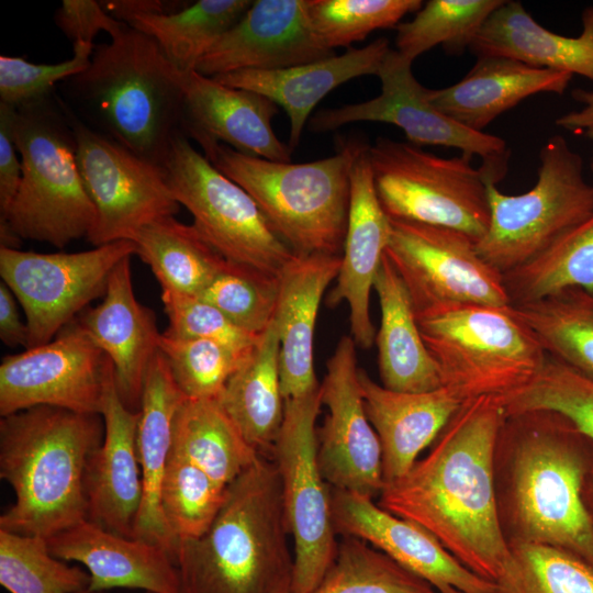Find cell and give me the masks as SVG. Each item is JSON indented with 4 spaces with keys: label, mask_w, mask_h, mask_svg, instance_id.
<instances>
[{
    "label": "cell",
    "mask_w": 593,
    "mask_h": 593,
    "mask_svg": "<svg viewBox=\"0 0 593 593\" xmlns=\"http://www.w3.org/2000/svg\"><path fill=\"white\" fill-rule=\"evenodd\" d=\"M379 202L390 220L443 226L478 243L490 225L488 179L462 155L444 158L378 137L368 147Z\"/></svg>",
    "instance_id": "cell-10"
},
{
    "label": "cell",
    "mask_w": 593,
    "mask_h": 593,
    "mask_svg": "<svg viewBox=\"0 0 593 593\" xmlns=\"http://www.w3.org/2000/svg\"><path fill=\"white\" fill-rule=\"evenodd\" d=\"M321 384L284 400L283 423L271 459L279 472L286 519L294 545L292 593H309L335 559L338 541L332 518L331 486L317 459L316 419Z\"/></svg>",
    "instance_id": "cell-12"
},
{
    "label": "cell",
    "mask_w": 593,
    "mask_h": 593,
    "mask_svg": "<svg viewBox=\"0 0 593 593\" xmlns=\"http://www.w3.org/2000/svg\"><path fill=\"white\" fill-rule=\"evenodd\" d=\"M359 380L368 419L380 440L385 485L413 467L463 402L445 387L418 393L393 391L362 369Z\"/></svg>",
    "instance_id": "cell-28"
},
{
    "label": "cell",
    "mask_w": 593,
    "mask_h": 593,
    "mask_svg": "<svg viewBox=\"0 0 593 593\" xmlns=\"http://www.w3.org/2000/svg\"><path fill=\"white\" fill-rule=\"evenodd\" d=\"M373 289L381 310L374 343L382 385L412 393L441 388L438 367L422 337L410 294L385 254Z\"/></svg>",
    "instance_id": "cell-32"
},
{
    "label": "cell",
    "mask_w": 593,
    "mask_h": 593,
    "mask_svg": "<svg viewBox=\"0 0 593 593\" xmlns=\"http://www.w3.org/2000/svg\"><path fill=\"white\" fill-rule=\"evenodd\" d=\"M331 507L336 534L366 541L439 593H501L495 582L463 566L427 529L373 499L331 488Z\"/></svg>",
    "instance_id": "cell-19"
},
{
    "label": "cell",
    "mask_w": 593,
    "mask_h": 593,
    "mask_svg": "<svg viewBox=\"0 0 593 593\" xmlns=\"http://www.w3.org/2000/svg\"><path fill=\"white\" fill-rule=\"evenodd\" d=\"M136 255L149 266L161 291L201 295L227 261L193 224L175 216L142 227L133 240Z\"/></svg>",
    "instance_id": "cell-35"
},
{
    "label": "cell",
    "mask_w": 593,
    "mask_h": 593,
    "mask_svg": "<svg viewBox=\"0 0 593 593\" xmlns=\"http://www.w3.org/2000/svg\"><path fill=\"white\" fill-rule=\"evenodd\" d=\"M583 497L590 513L593 516V468L585 479L583 486Z\"/></svg>",
    "instance_id": "cell-55"
},
{
    "label": "cell",
    "mask_w": 593,
    "mask_h": 593,
    "mask_svg": "<svg viewBox=\"0 0 593 593\" xmlns=\"http://www.w3.org/2000/svg\"><path fill=\"white\" fill-rule=\"evenodd\" d=\"M134 254L132 240L78 253L43 254L0 246L2 282L26 317V349L49 343L91 301L104 296L114 268Z\"/></svg>",
    "instance_id": "cell-14"
},
{
    "label": "cell",
    "mask_w": 593,
    "mask_h": 593,
    "mask_svg": "<svg viewBox=\"0 0 593 593\" xmlns=\"http://www.w3.org/2000/svg\"><path fill=\"white\" fill-rule=\"evenodd\" d=\"M510 557L496 581L501 593H593V567L542 544L508 541Z\"/></svg>",
    "instance_id": "cell-42"
},
{
    "label": "cell",
    "mask_w": 593,
    "mask_h": 593,
    "mask_svg": "<svg viewBox=\"0 0 593 593\" xmlns=\"http://www.w3.org/2000/svg\"><path fill=\"white\" fill-rule=\"evenodd\" d=\"M279 357L272 321L217 399L248 444L266 458L272 456L284 417Z\"/></svg>",
    "instance_id": "cell-33"
},
{
    "label": "cell",
    "mask_w": 593,
    "mask_h": 593,
    "mask_svg": "<svg viewBox=\"0 0 593 593\" xmlns=\"http://www.w3.org/2000/svg\"><path fill=\"white\" fill-rule=\"evenodd\" d=\"M333 55L315 34L305 0H256L203 56L195 71L216 77L273 70Z\"/></svg>",
    "instance_id": "cell-20"
},
{
    "label": "cell",
    "mask_w": 593,
    "mask_h": 593,
    "mask_svg": "<svg viewBox=\"0 0 593 593\" xmlns=\"http://www.w3.org/2000/svg\"><path fill=\"white\" fill-rule=\"evenodd\" d=\"M360 146L347 142L333 156L293 164L220 144L206 158L254 199L295 255L338 256L347 232L350 171Z\"/></svg>",
    "instance_id": "cell-7"
},
{
    "label": "cell",
    "mask_w": 593,
    "mask_h": 593,
    "mask_svg": "<svg viewBox=\"0 0 593 593\" xmlns=\"http://www.w3.org/2000/svg\"><path fill=\"white\" fill-rule=\"evenodd\" d=\"M342 255H295L279 277L273 323L280 342V379L284 400L320 387L314 370V333L323 294L336 280Z\"/></svg>",
    "instance_id": "cell-26"
},
{
    "label": "cell",
    "mask_w": 593,
    "mask_h": 593,
    "mask_svg": "<svg viewBox=\"0 0 593 593\" xmlns=\"http://www.w3.org/2000/svg\"><path fill=\"white\" fill-rule=\"evenodd\" d=\"M504 419L499 396L463 402L428 455L385 484L378 501L427 529L463 566L495 583L510 557L496 492Z\"/></svg>",
    "instance_id": "cell-1"
},
{
    "label": "cell",
    "mask_w": 593,
    "mask_h": 593,
    "mask_svg": "<svg viewBox=\"0 0 593 593\" xmlns=\"http://www.w3.org/2000/svg\"><path fill=\"white\" fill-rule=\"evenodd\" d=\"M416 318L443 387L462 402L522 388L548 357L511 304L446 306Z\"/></svg>",
    "instance_id": "cell-8"
},
{
    "label": "cell",
    "mask_w": 593,
    "mask_h": 593,
    "mask_svg": "<svg viewBox=\"0 0 593 593\" xmlns=\"http://www.w3.org/2000/svg\"><path fill=\"white\" fill-rule=\"evenodd\" d=\"M67 81L96 130L164 167L181 132L183 75L155 40L126 25L96 45L89 66Z\"/></svg>",
    "instance_id": "cell-5"
},
{
    "label": "cell",
    "mask_w": 593,
    "mask_h": 593,
    "mask_svg": "<svg viewBox=\"0 0 593 593\" xmlns=\"http://www.w3.org/2000/svg\"><path fill=\"white\" fill-rule=\"evenodd\" d=\"M11 130L22 177L0 221V245L18 249L32 239L63 248L87 237L96 211L78 167L69 108L52 94L16 107Z\"/></svg>",
    "instance_id": "cell-6"
},
{
    "label": "cell",
    "mask_w": 593,
    "mask_h": 593,
    "mask_svg": "<svg viewBox=\"0 0 593 593\" xmlns=\"http://www.w3.org/2000/svg\"><path fill=\"white\" fill-rule=\"evenodd\" d=\"M572 75L502 56H479L458 82L429 89L430 102L466 127L483 132L499 115L538 93L563 94Z\"/></svg>",
    "instance_id": "cell-29"
},
{
    "label": "cell",
    "mask_w": 593,
    "mask_h": 593,
    "mask_svg": "<svg viewBox=\"0 0 593 593\" xmlns=\"http://www.w3.org/2000/svg\"><path fill=\"white\" fill-rule=\"evenodd\" d=\"M16 298L9 287L0 283V339L10 347L29 346V327L26 322H22Z\"/></svg>",
    "instance_id": "cell-52"
},
{
    "label": "cell",
    "mask_w": 593,
    "mask_h": 593,
    "mask_svg": "<svg viewBox=\"0 0 593 593\" xmlns=\"http://www.w3.org/2000/svg\"><path fill=\"white\" fill-rule=\"evenodd\" d=\"M46 540L54 557L86 567L90 575L87 591L125 588L181 593L178 569L161 545L118 535L88 518Z\"/></svg>",
    "instance_id": "cell-24"
},
{
    "label": "cell",
    "mask_w": 593,
    "mask_h": 593,
    "mask_svg": "<svg viewBox=\"0 0 593 593\" xmlns=\"http://www.w3.org/2000/svg\"><path fill=\"white\" fill-rule=\"evenodd\" d=\"M90 575L54 557L47 540L0 529V583L10 593H81Z\"/></svg>",
    "instance_id": "cell-43"
},
{
    "label": "cell",
    "mask_w": 593,
    "mask_h": 593,
    "mask_svg": "<svg viewBox=\"0 0 593 593\" xmlns=\"http://www.w3.org/2000/svg\"><path fill=\"white\" fill-rule=\"evenodd\" d=\"M100 2L109 14L123 23H127L137 15L170 13L180 10V2L170 1L111 0Z\"/></svg>",
    "instance_id": "cell-54"
},
{
    "label": "cell",
    "mask_w": 593,
    "mask_h": 593,
    "mask_svg": "<svg viewBox=\"0 0 593 593\" xmlns=\"http://www.w3.org/2000/svg\"><path fill=\"white\" fill-rule=\"evenodd\" d=\"M77 321L111 360L122 402L138 412L145 374L159 351L161 333L154 312L135 298L131 257L114 268L102 302L85 310Z\"/></svg>",
    "instance_id": "cell-25"
},
{
    "label": "cell",
    "mask_w": 593,
    "mask_h": 593,
    "mask_svg": "<svg viewBox=\"0 0 593 593\" xmlns=\"http://www.w3.org/2000/svg\"><path fill=\"white\" fill-rule=\"evenodd\" d=\"M391 51L390 42L379 37L362 48L273 70H240L214 78L216 81L262 94L281 107L290 120L288 145L298 146L316 104L338 86L361 76L376 75Z\"/></svg>",
    "instance_id": "cell-27"
},
{
    "label": "cell",
    "mask_w": 593,
    "mask_h": 593,
    "mask_svg": "<svg viewBox=\"0 0 593 593\" xmlns=\"http://www.w3.org/2000/svg\"><path fill=\"white\" fill-rule=\"evenodd\" d=\"M278 108L262 94L195 70L183 75L181 133L199 144L205 157L224 144L245 155L291 161L293 149L272 128Z\"/></svg>",
    "instance_id": "cell-21"
},
{
    "label": "cell",
    "mask_w": 593,
    "mask_h": 593,
    "mask_svg": "<svg viewBox=\"0 0 593 593\" xmlns=\"http://www.w3.org/2000/svg\"><path fill=\"white\" fill-rule=\"evenodd\" d=\"M225 493L226 488L200 468L170 452L160 484L159 504L174 550L179 541L197 539L210 528Z\"/></svg>",
    "instance_id": "cell-40"
},
{
    "label": "cell",
    "mask_w": 593,
    "mask_h": 593,
    "mask_svg": "<svg viewBox=\"0 0 593 593\" xmlns=\"http://www.w3.org/2000/svg\"><path fill=\"white\" fill-rule=\"evenodd\" d=\"M547 355L593 379V293L567 288L512 305Z\"/></svg>",
    "instance_id": "cell-37"
},
{
    "label": "cell",
    "mask_w": 593,
    "mask_h": 593,
    "mask_svg": "<svg viewBox=\"0 0 593 593\" xmlns=\"http://www.w3.org/2000/svg\"><path fill=\"white\" fill-rule=\"evenodd\" d=\"M511 305L533 302L567 288L593 293V214L529 262L503 275Z\"/></svg>",
    "instance_id": "cell-38"
},
{
    "label": "cell",
    "mask_w": 593,
    "mask_h": 593,
    "mask_svg": "<svg viewBox=\"0 0 593 593\" xmlns=\"http://www.w3.org/2000/svg\"><path fill=\"white\" fill-rule=\"evenodd\" d=\"M101 416L104 437L89 460L85 479L87 518L112 533L134 538L143 499L136 446L139 411L130 410L120 399L114 369L107 381Z\"/></svg>",
    "instance_id": "cell-23"
},
{
    "label": "cell",
    "mask_w": 593,
    "mask_h": 593,
    "mask_svg": "<svg viewBox=\"0 0 593 593\" xmlns=\"http://www.w3.org/2000/svg\"><path fill=\"white\" fill-rule=\"evenodd\" d=\"M171 451L223 488L260 457L216 399L186 398L175 416Z\"/></svg>",
    "instance_id": "cell-34"
},
{
    "label": "cell",
    "mask_w": 593,
    "mask_h": 593,
    "mask_svg": "<svg viewBox=\"0 0 593 593\" xmlns=\"http://www.w3.org/2000/svg\"><path fill=\"white\" fill-rule=\"evenodd\" d=\"M582 32L571 37L542 27L519 1L504 0L485 21L469 49L593 80V5L581 15Z\"/></svg>",
    "instance_id": "cell-31"
},
{
    "label": "cell",
    "mask_w": 593,
    "mask_h": 593,
    "mask_svg": "<svg viewBox=\"0 0 593 593\" xmlns=\"http://www.w3.org/2000/svg\"><path fill=\"white\" fill-rule=\"evenodd\" d=\"M161 301L169 321L165 332L171 335L213 340L244 355L251 353L259 340L260 335L238 327L199 295L161 291Z\"/></svg>",
    "instance_id": "cell-49"
},
{
    "label": "cell",
    "mask_w": 593,
    "mask_h": 593,
    "mask_svg": "<svg viewBox=\"0 0 593 593\" xmlns=\"http://www.w3.org/2000/svg\"><path fill=\"white\" fill-rule=\"evenodd\" d=\"M497 449L507 456L497 502L507 540L549 545L593 567V516L583 497L593 441L564 416L533 411L505 415Z\"/></svg>",
    "instance_id": "cell-2"
},
{
    "label": "cell",
    "mask_w": 593,
    "mask_h": 593,
    "mask_svg": "<svg viewBox=\"0 0 593 593\" xmlns=\"http://www.w3.org/2000/svg\"><path fill=\"white\" fill-rule=\"evenodd\" d=\"M112 369L75 320L49 343L2 358L0 415L42 405L101 415Z\"/></svg>",
    "instance_id": "cell-17"
},
{
    "label": "cell",
    "mask_w": 593,
    "mask_h": 593,
    "mask_svg": "<svg viewBox=\"0 0 593 593\" xmlns=\"http://www.w3.org/2000/svg\"><path fill=\"white\" fill-rule=\"evenodd\" d=\"M368 147L361 144L351 167L342 262L336 284L326 299L332 307L342 302L348 304L351 337L362 349L371 348L376 340L370 292L391 236V221L377 197Z\"/></svg>",
    "instance_id": "cell-22"
},
{
    "label": "cell",
    "mask_w": 593,
    "mask_h": 593,
    "mask_svg": "<svg viewBox=\"0 0 593 593\" xmlns=\"http://www.w3.org/2000/svg\"><path fill=\"white\" fill-rule=\"evenodd\" d=\"M104 437L99 414L34 406L0 419V478L15 494L0 529L49 538L88 516L86 471Z\"/></svg>",
    "instance_id": "cell-3"
},
{
    "label": "cell",
    "mask_w": 593,
    "mask_h": 593,
    "mask_svg": "<svg viewBox=\"0 0 593 593\" xmlns=\"http://www.w3.org/2000/svg\"><path fill=\"white\" fill-rule=\"evenodd\" d=\"M279 277L227 261L201 298L238 327L261 335L272 323L279 298Z\"/></svg>",
    "instance_id": "cell-47"
},
{
    "label": "cell",
    "mask_w": 593,
    "mask_h": 593,
    "mask_svg": "<svg viewBox=\"0 0 593 593\" xmlns=\"http://www.w3.org/2000/svg\"><path fill=\"white\" fill-rule=\"evenodd\" d=\"M356 346L343 336L327 361L321 401L328 413L317 430V459L331 488L373 499L384 488L382 452L365 410Z\"/></svg>",
    "instance_id": "cell-18"
},
{
    "label": "cell",
    "mask_w": 593,
    "mask_h": 593,
    "mask_svg": "<svg viewBox=\"0 0 593 593\" xmlns=\"http://www.w3.org/2000/svg\"><path fill=\"white\" fill-rule=\"evenodd\" d=\"M81 593H105V592H90V591H87V590H86V591H83V592H81ZM144 593H149V592H144Z\"/></svg>",
    "instance_id": "cell-57"
},
{
    "label": "cell",
    "mask_w": 593,
    "mask_h": 593,
    "mask_svg": "<svg viewBox=\"0 0 593 593\" xmlns=\"http://www.w3.org/2000/svg\"><path fill=\"white\" fill-rule=\"evenodd\" d=\"M539 160L537 181L524 193L505 194L486 182L490 225L475 246L502 275L538 257L593 214V183L585 180L583 158L567 139L550 136Z\"/></svg>",
    "instance_id": "cell-9"
},
{
    "label": "cell",
    "mask_w": 593,
    "mask_h": 593,
    "mask_svg": "<svg viewBox=\"0 0 593 593\" xmlns=\"http://www.w3.org/2000/svg\"><path fill=\"white\" fill-rule=\"evenodd\" d=\"M13 110L14 107L0 102V221L5 219L22 177V164L11 130Z\"/></svg>",
    "instance_id": "cell-51"
},
{
    "label": "cell",
    "mask_w": 593,
    "mask_h": 593,
    "mask_svg": "<svg viewBox=\"0 0 593 593\" xmlns=\"http://www.w3.org/2000/svg\"><path fill=\"white\" fill-rule=\"evenodd\" d=\"M54 20L72 44H94V37L102 31L112 38L127 25L109 14L101 2L94 0H64L55 12Z\"/></svg>",
    "instance_id": "cell-50"
},
{
    "label": "cell",
    "mask_w": 593,
    "mask_h": 593,
    "mask_svg": "<svg viewBox=\"0 0 593 593\" xmlns=\"http://www.w3.org/2000/svg\"><path fill=\"white\" fill-rule=\"evenodd\" d=\"M70 120L78 167L96 211L87 236L94 247L133 240L145 225L178 213L180 205L164 167L96 130L71 110Z\"/></svg>",
    "instance_id": "cell-13"
},
{
    "label": "cell",
    "mask_w": 593,
    "mask_h": 593,
    "mask_svg": "<svg viewBox=\"0 0 593 593\" xmlns=\"http://www.w3.org/2000/svg\"><path fill=\"white\" fill-rule=\"evenodd\" d=\"M186 398L172 376L166 357L160 350L157 351L145 374L139 407L136 446L142 471L143 499L135 523L134 538L161 545L171 556L174 541L161 515L159 493L171 452L175 416Z\"/></svg>",
    "instance_id": "cell-30"
},
{
    "label": "cell",
    "mask_w": 593,
    "mask_h": 593,
    "mask_svg": "<svg viewBox=\"0 0 593 593\" xmlns=\"http://www.w3.org/2000/svg\"><path fill=\"white\" fill-rule=\"evenodd\" d=\"M250 0H200L178 11L132 18L181 75L194 71L210 48L251 5Z\"/></svg>",
    "instance_id": "cell-36"
},
{
    "label": "cell",
    "mask_w": 593,
    "mask_h": 593,
    "mask_svg": "<svg viewBox=\"0 0 593 593\" xmlns=\"http://www.w3.org/2000/svg\"><path fill=\"white\" fill-rule=\"evenodd\" d=\"M311 25L329 49L349 47L378 29L401 23L423 7L421 0H305Z\"/></svg>",
    "instance_id": "cell-45"
},
{
    "label": "cell",
    "mask_w": 593,
    "mask_h": 593,
    "mask_svg": "<svg viewBox=\"0 0 593 593\" xmlns=\"http://www.w3.org/2000/svg\"><path fill=\"white\" fill-rule=\"evenodd\" d=\"M309 593H435V590L366 541L343 537L334 561Z\"/></svg>",
    "instance_id": "cell-41"
},
{
    "label": "cell",
    "mask_w": 593,
    "mask_h": 593,
    "mask_svg": "<svg viewBox=\"0 0 593 593\" xmlns=\"http://www.w3.org/2000/svg\"><path fill=\"white\" fill-rule=\"evenodd\" d=\"M164 169L176 201L226 260L280 277L294 253L270 227L254 199L183 133L174 137Z\"/></svg>",
    "instance_id": "cell-11"
},
{
    "label": "cell",
    "mask_w": 593,
    "mask_h": 593,
    "mask_svg": "<svg viewBox=\"0 0 593 593\" xmlns=\"http://www.w3.org/2000/svg\"><path fill=\"white\" fill-rule=\"evenodd\" d=\"M279 472L259 459L227 488L210 528L174 550L181 593H292Z\"/></svg>",
    "instance_id": "cell-4"
},
{
    "label": "cell",
    "mask_w": 593,
    "mask_h": 593,
    "mask_svg": "<svg viewBox=\"0 0 593 593\" xmlns=\"http://www.w3.org/2000/svg\"><path fill=\"white\" fill-rule=\"evenodd\" d=\"M391 221L385 255L401 277L416 316L454 305H510L503 275L467 234L443 226Z\"/></svg>",
    "instance_id": "cell-16"
},
{
    "label": "cell",
    "mask_w": 593,
    "mask_h": 593,
    "mask_svg": "<svg viewBox=\"0 0 593 593\" xmlns=\"http://www.w3.org/2000/svg\"><path fill=\"white\" fill-rule=\"evenodd\" d=\"M500 399L505 415L555 412L593 441V379L549 355L533 380Z\"/></svg>",
    "instance_id": "cell-44"
},
{
    "label": "cell",
    "mask_w": 593,
    "mask_h": 593,
    "mask_svg": "<svg viewBox=\"0 0 593 593\" xmlns=\"http://www.w3.org/2000/svg\"><path fill=\"white\" fill-rule=\"evenodd\" d=\"M94 44H72V56L56 64H35L23 57L0 56V102L21 107L52 94L58 81H66L85 70Z\"/></svg>",
    "instance_id": "cell-48"
},
{
    "label": "cell",
    "mask_w": 593,
    "mask_h": 593,
    "mask_svg": "<svg viewBox=\"0 0 593 593\" xmlns=\"http://www.w3.org/2000/svg\"><path fill=\"white\" fill-rule=\"evenodd\" d=\"M590 169H591V174H592V177H593V155H592V158H591V161H590Z\"/></svg>",
    "instance_id": "cell-56"
},
{
    "label": "cell",
    "mask_w": 593,
    "mask_h": 593,
    "mask_svg": "<svg viewBox=\"0 0 593 593\" xmlns=\"http://www.w3.org/2000/svg\"><path fill=\"white\" fill-rule=\"evenodd\" d=\"M413 61L392 49L385 56L378 77L381 92L368 101L323 109L309 120L310 131H334L354 122H382L400 127L410 144L457 148L471 160L479 156L480 168L488 181L496 184L507 171L510 150L506 142L495 135L477 132L439 111L429 100L428 91L415 78Z\"/></svg>",
    "instance_id": "cell-15"
},
{
    "label": "cell",
    "mask_w": 593,
    "mask_h": 593,
    "mask_svg": "<svg viewBox=\"0 0 593 593\" xmlns=\"http://www.w3.org/2000/svg\"><path fill=\"white\" fill-rule=\"evenodd\" d=\"M571 96L582 107L560 115L555 123L566 131L582 134L593 141V91L577 88L571 91Z\"/></svg>",
    "instance_id": "cell-53"
},
{
    "label": "cell",
    "mask_w": 593,
    "mask_h": 593,
    "mask_svg": "<svg viewBox=\"0 0 593 593\" xmlns=\"http://www.w3.org/2000/svg\"><path fill=\"white\" fill-rule=\"evenodd\" d=\"M159 350L187 398L216 400L250 354L237 353L213 340L179 337L167 332L161 333Z\"/></svg>",
    "instance_id": "cell-46"
},
{
    "label": "cell",
    "mask_w": 593,
    "mask_h": 593,
    "mask_svg": "<svg viewBox=\"0 0 593 593\" xmlns=\"http://www.w3.org/2000/svg\"><path fill=\"white\" fill-rule=\"evenodd\" d=\"M504 0H429L409 22L395 26L396 51L410 60L440 44L459 55L470 47L489 16Z\"/></svg>",
    "instance_id": "cell-39"
}]
</instances>
